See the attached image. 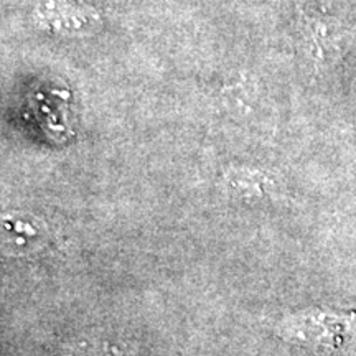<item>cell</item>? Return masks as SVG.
Listing matches in <instances>:
<instances>
[{
	"instance_id": "cell-1",
	"label": "cell",
	"mask_w": 356,
	"mask_h": 356,
	"mask_svg": "<svg viewBox=\"0 0 356 356\" xmlns=\"http://www.w3.org/2000/svg\"><path fill=\"white\" fill-rule=\"evenodd\" d=\"M274 333L287 343L314 351H337L356 340V309L307 307L275 320Z\"/></svg>"
},
{
	"instance_id": "cell-2",
	"label": "cell",
	"mask_w": 356,
	"mask_h": 356,
	"mask_svg": "<svg viewBox=\"0 0 356 356\" xmlns=\"http://www.w3.org/2000/svg\"><path fill=\"white\" fill-rule=\"evenodd\" d=\"M3 231H6L7 238V246L12 248L13 244H19V246H26V244L35 243L37 239H42V231L40 226L33 225L32 221L25 220H8L3 221Z\"/></svg>"
}]
</instances>
